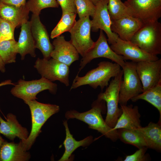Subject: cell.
Masks as SVG:
<instances>
[{
    "label": "cell",
    "instance_id": "16",
    "mask_svg": "<svg viewBox=\"0 0 161 161\" xmlns=\"http://www.w3.org/2000/svg\"><path fill=\"white\" fill-rule=\"evenodd\" d=\"M53 49L50 56L69 66L74 62L79 60V54L70 41L65 40L64 36L61 35L54 40Z\"/></svg>",
    "mask_w": 161,
    "mask_h": 161
},
{
    "label": "cell",
    "instance_id": "36",
    "mask_svg": "<svg viewBox=\"0 0 161 161\" xmlns=\"http://www.w3.org/2000/svg\"><path fill=\"white\" fill-rule=\"evenodd\" d=\"M5 66V64L0 56V71L2 73L6 71Z\"/></svg>",
    "mask_w": 161,
    "mask_h": 161
},
{
    "label": "cell",
    "instance_id": "5",
    "mask_svg": "<svg viewBox=\"0 0 161 161\" xmlns=\"http://www.w3.org/2000/svg\"><path fill=\"white\" fill-rule=\"evenodd\" d=\"M123 70L110 81L104 92H101L97 99L104 100L106 103L107 112L105 121L110 127L113 128L120 116L122 111L118 107L120 85L123 79Z\"/></svg>",
    "mask_w": 161,
    "mask_h": 161
},
{
    "label": "cell",
    "instance_id": "14",
    "mask_svg": "<svg viewBox=\"0 0 161 161\" xmlns=\"http://www.w3.org/2000/svg\"><path fill=\"white\" fill-rule=\"evenodd\" d=\"M117 54L123 56L125 60L137 62L142 61H154L159 59L157 55L149 54L130 41L122 40L119 37L110 46Z\"/></svg>",
    "mask_w": 161,
    "mask_h": 161
},
{
    "label": "cell",
    "instance_id": "37",
    "mask_svg": "<svg viewBox=\"0 0 161 161\" xmlns=\"http://www.w3.org/2000/svg\"><path fill=\"white\" fill-rule=\"evenodd\" d=\"M7 85H14L15 83L12 82L11 80H7L3 81L0 83V87L3 86ZM0 111H1L0 109Z\"/></svg>",
    "mask_w": 161,
    "mask_h": 161
},
{
    "label": "cell",
    "instance_id": "35",
    "mask_svg": "<svg viewBox=\"0 0 161 161\" xmlns=\"http://www.w3.org/2000/svg\"><path fill=\"white\" fill-rule=\"evenodd\" d=\"M0 1L8 4L21 6L26 4V0H0Z\"/></svg>",
    "mask_w": 161,
    "mask_h": 161
},
{
    "label": "cell",
    "instance_id": "21",
    "mask_svg": "<svg viewBox=\"0 0 161 161\" xmlns=\"http://www.w3.org/2000/svg\"><path fill=\"white\" fill-rule=\"evenodd\" d=\"M36 48L31 32L30 22L28 21L21 25V32L17 43V53L20 55L22 60H24L26 55L28 54L35 57Z\"/></svg>",
    "mask_w": 161,
    "mask_h": 161
},
{
    "label": "cell",
    "instance_id": "26",
    "mask_svg": "<svg viewBox=\"0 0 161 161\" xmlns=\"http://www.w3.org/2000/svg\"><path fill=\"white\" fill-rule=\"evenodd\" d=\"M117 130L118 139L123 143L132 145L138 148L147 147L143 137L135 129L121 128Z\"/></svg>",
    "mask_w": 161,
    "mask_h": 161
},
{
    "label": "cell",
    "instance_id": "7",
    "mask_svg": "<svg viewBox=\"0 0 161 161\" xmlns=\"http://www.w3.org/2000/svg\"><path fill=\"white\" fill-rule=\"evenodd\" d=\"M123 78L120 87L119 103L127 105L128 101L142 92L141 81L136 70V62H125L122 67Z\"/></svg>",
    "mask_w": 161,
    "mask_h": 161
},
{
    "label": "cell",
    "instance_id": "20",
    "mask_svg": "<svg viewBox=\"0 0 161 161\" xmlns=\"http://www.w3.org/2000/svg\"><path fill=\"white\" fill-rule=\"evenodd\" d=\"M122 113L118 118L113 130L124 128L134 129L141 127L138 107L132 105L120 104Z\"/></svg>",
    "mask_w": 161,
    "mask_h": 161
},
{
    "label": "cell",
    "instance_id": "10",
    "mask_svg": "<svg viewBox=\"0 0 161 161\" xmlns=\"http://www.w3.org/2000/svg\"><path fill=\"white\" fill-rule=\"evenodd\" d=\"M91 20L87 16L79 18L69 32L70 41L82 57L95 43L91 38Z\"/></svg>",
    "mask_w": 161,
    "mask_h": 161
},
{
    "label": "cell",
    "instance_id": "11",
    "mask_svg": "<svg viewBox=\"0 0 161 161\" xmlns=\"http://www.w3.org/2000/svg\"><path fill=\"white\" fill-rule=\"evenodd\" d=\"M124 3L132 16L143 24L158 21L161 17V0H126Z\"/></svg>",
    "mask_w": 161,
    "mask_h": 161
},
{
    "label": "cell",
    "instance_id": "27",
    "mask_svg": "<svg viewBox=\"0 0 161 161\" xmlns=\"http://www.w3.org/2000/svg\"><path fill=\"white\" fill-rule=\"evenodd\" d=\"M76 14L72 12L62 13L61 19L51 32L50 38L53 39L65 32H69L76 21Z\"/></svg>",
    "mask_w": 161,
    "mask_h": 161
},
{
    "label": "cell",
    "instance_id": "17",
    "mask_svg": "<svg viewBox=\"0 0 161 161\" xmlns=\"http://www.w3.org/2000/svg\"><path fill=\"white\" fill-rule=\"evenodd\" d=\"M111 29L121 39L130 41L134 34L143 24L138 19L132 16L112 20Z\"/></svg>",
    "mask_w": 161,
    "mask_h": 161
},
{
    "label": "cell",
    "instance_id": "19",
    "mask_svg": "<svg viewBox=\"0 0 161 161\" xmlns=\"http://www.w3.org/2000/svg\"><path fill=\"white\" fill-rule=\"evenodd\" d=\"M30 12L26 4L17 6L0 1V17L10 22L16 28L28 21Z\"/></svg>",
    "mask_w": 161,
    "mask_h": 161
},
{
    "label": "cell",
    "instance_id": "8",
    "mask_svg": "<svg viewBox=\"0 0 161 161\" xmlns=\"http://www.w3.org/2000/svg\"><path fill=\"white\" fill-rule=\"evenodd\" d=\"M34 67L41 77L53 82L59 81L67 86L69 85V66L53 58H38Z\"/></svg>",
    "mask_w": 161,
    "mask_h": 161
},
{
    "label": "cell",
    "instance_id": "12",
    "mask_svg": "<svg viewBox=\"0 0 161 161\" xmlns=\"http://www.w3.org/2000/svg\"><path fill=\"white\" fill-rule=\"evenodd\" d=\"M109 0H99L95 5V10L91 20V30L97 32L99 29L106 33L109 44L114 43L118 35L112 32L111 26L112 21L107 9Z\"/></svg>",
    "mask_w": 161,
    "mask_h": 161
},
{
    "label": "cell",
    "instance_id": "30",
    "mask_svg": "<svg viewBox=\"0 0 161 161\" xmlns=\"http://www.w3.org/2000/svg\"><path fill=\"white\" fill-rule=\"evenodd\" d=\"M26 5L32 14L39 15L41 10L48 7H58L56 0H29Z\"/></svg>",
    "mask_w": 161,
    "mask_h": 161
},
{
    "label": "cell",
    "instance_id": "1",
    "mask_svg": "<svg viewBox=\"0 0 161 161\" xmlns=\"http://www.w3.org/2000/svg\"><path fill=\"white\" fill-rule=\"evenodd\" d=\"M105 101L97 99L92 105V108L88 111L79 112L74 110L67 111L65 114L67 119L75 118L82 121L89 125L90 129L97 130L106 137L113 141L118 139L117 130H113L103 120L102 115L105 112Z\"/></svg>",
    "mask_w": 161,
    "mask_h": 161
},
{
    "label": "cell",
    "instance_id": "25",
    "mask_svg": "<svg viewBox=\"0 0 161 161\" xmlns=\"http://www.w3.org/2000/svg\"><path fill=\"white\" fill-rule=\"evenodd\" d=\"M131 100L134 102L140 100H144L156 108L159 111L160 115L158 123L161 124V82Z\"/></svg>",
    "mask_w": 161,
    "mask_h": 161
},
{
    "label": "cell",
    "instance_id": "3",
    "mask_svg": "<svg viewBox=\"0 0 161 161\" xmlns=\"http://www.w3.org/2000/svg\"><path fill=\"white\" fill-rule=\"evenodd\" d=\"M24 102L29 106L32 120L31 129L28 138L21 140L24 151H27L34 143L43 125L51 116L59 111L60 108L58 105L41 103L36 100Z\"/></svg>",
    "mask_w": 161,
    "mask_h": 161
},
{
    "label": "cell",
    "instance_id": "4",
    "mask_svg": "<svg viewBox=\"0 0 161 161\" xmlns=\"http://www.w3.org/2000/svg\"><path fill=\"white\" fill-rule=\"evenodd\" d=\"M130 41L149 54H161V24L156 21L143 24Z\"/></svg>",
    "mask_w": 161,
    "mask_h": 161
},
{
    "label": "cell",
    "instance_id": "32",
    "mask_svg": "<svg viewBox=\"0 0 161 161\" xmlns=\"http://www.w3.org/2000/svg\"><path fill=\"white\" fill-rule=\"evenodd\" d=\"M15 28L12 24L0 17V41L15 39Z\"/></svg>",
    "mask_w": 161,
    "mask_h": 161
},
{
    "label": "cell",
    "instance_id": "6",
    "mask_svg": "<svg viewBox=\"0 0 161 161\" xmlns=\"http://www.w3.org/2000/svg\"><path fill=\"white\" fill-rule=\"evenodd\" d=\"M14 86L11 90V93L24 101L35 100L37 94L44 90H48L55 94L57 90L56 84L42 77L38 80L30 81L20 79Z\"/></svg>",
    "mask_w": 161,
    "mask_h": 161
},
{
    "label": "cell",
    "instance_id": "23",
    "mask_svg": "<svg viewBox=\"0 0 161 161\" xmlns=\"http://www.w3.org/2000/svg\"><path fill=\"white\" fill-rule=\"evenodd\" d=\"M142 136L148 148L161 150V124L151 122L145 127L135 129Z\"/></svg>",
    "mask_w": 161,
    "mask_h": 161
},
{
    "label": "cell",
    "instance_id": "22",
    "mask_svg": "<svg viewBox=\"0 0 161 161\" xmlns=\"http://www.w3.org/2000/svg\"><path fill=\"white\" fill-rule=\"evenodd\" d=\"M29 152L24 151L21 140L18 143L5 140L0 147V161H27Z\"/></svg>",
    "mask_w": 161,
    "mask_h": 161
},
{
    "label": "cell",
    "instance_id": "18",
    "mask_svg": "<svg viewBox=\"0 0 161 161\" xmlns=\"http://www.w3.org/2000/svg\"><path fill=\"white\" fill-rule=\"evenodd\" d=\"M6 121L4 120L0 114V133L10 140L13 141L16 137L21 140H26L29 135L27 129L21 126L14 114L9 113L7 114Z\"/></svg>",
    "mask_w": 161,
    "mask_h": 161
},
{
    "label": "cell",
    "instance_id": "24",
    "mask_svg": "<svg viewBox=\"0 0 161 161\" xmlns=\"http://www.w3.org/2000/svg\"><path fill=\"white\" fill-rule=\"evenodd\" d=\"M65 128L66 136L63 144L65 148V151L59 161H68L72 153L80 146L86 147L89 145L93 141L92 136L87 137L84 139L77 141L73 138L70 133L68 127L67 120L63 122Z\"/></svg>",
    "mask_w": 161,
    "mask_h": 161
},
{
    "label": "cell",
    "instance_id": "2",
    "mask_svg": "<svg viewBox=\"0 0 161 161\" xmlns=\"http://www.w3.org/2000/svg\"><path fill=\"white\" fill-rule=\"evenodd\" d=\"M97 65L83 77L77 75L70 90L87 85L94 89L100 87L102 90L108 86L111 78L116 76L121 69L117 64L108 61H101Z\"/></svg>",
    "mask_w": 161,
    "mask_h": 161
},
{
    "label": "cell",
    "instance_id": "13",
    "mask_svg": "<svg viewBox=\"0 0 161 161\" xmlns=\"http://www.w3.org/2000/svg\"><path fill=\"white\" fill-rule=\"evenodd\" d=\"M136 70L142 85V92L161 82V59L137 62Z\"/></svg>",
    "mask_w": 161,
    "mask_h": 161
},
{
    "label": "cell",
    "instance_id": "29",
    "mask_svg": "<svg viewBox=\"0 0 161 161\" xmlns=\"http://www.w3.org/2000/svg\"><path fill=\"white\" fill-rule=\"evenodd\" d=\"M107 9L112 20L132 16L129 9L121 0H109Z\"/></svg>",
    "mask_w": 161,
    "mask_h": 161
},
{
    "label": "cell",
    "instance_id": "15",
    "mask_svg": "<svg viewBox=\"0 0 161 161\" xmlns=\"http://www.w3.org/2000/svg\"><path fill=\"white\" fill-rule=\"evenodd\" d=\"M32 34L35 42L36 48L42 54L44 58L49 59L53 49L47 32L41 23L39 15L32 14L30 21Z\"/></svg>",
    "mask_w": 161,
    "mask_h": 161
},
{
    "label": "cell",
    "instance_id": "9",
    "mask_svg": "<svg viewBox=\"0 0 161 161\" xmlns=\"http://www.w3.org/2000/svg\"><path fill=\"white\" fill-rule=\"evenodd\" d=\"M107 41L103 30H100L98 38L81 59L77 75H78L81 70L92 60L99 58L110 59L118 64L122 68L124 66L125 61L123 56L117 54L113 51L109 45Z\"/></svg>",
    "mask_w": 161,
    "mask_h": 161
},
{
    "label": "cell",
    "instance_id": "33",
    "mask_svg": "<svg viewBox=\"0 0 161 161\" xmlns=\"http://www.w3.org/2000/svg\"><path fill=\"white\" fill-rule=\"evenodd\" d=\"M148 148L146 147L139 148L133 154L127 156L124 161H145L148 160L145 153Z\"/></svg>",
    "mask_w": 161,
    "mask_h": 161
},
{
    "label": "cell",
    "instance_id": "31",
    "mask_svg": "<svg viewBox=\"0 0 161 161\" xmlns=\"http://www.w3.org/2000/svg\"><path fill=\"white\" fill-rule=\"evenodd\" d=\"M76 13L79 18L87 16L92 17L95 10V5L90 0H74Z\"/></svg>",
    "mask_w": 161,
    "mask_h": 161
},
{
    "label": "cell",
    "instance_id": "40",
    "mask_svg": "<svg viewBox=\"0 0 161 161\" xmlns=\"http://www.w3.org/2000/svg\"></svg>",
    "mask_w": 161,
    "mask_h": 161
},
{
    "label": "cell",
    "instance_id": "28",
    "mask_svg": "<svg viewBox=\"0 0 161 161\" xmlns=\"http://www.w3.org/2000/svg\"><path fill=\"white\" fill-rule=\"evenodd\" d=\"M17 43L15 39L0 41V56L5 64L16 62Z\"/></svg>",
    "mask_w": 161,
    "mask_h": 161
},
{
    "label": "cell",
    "instance_id": "39",
    "mask_svg": "<svg viewBox=\"0 0 161 161\" xmlns=\"http://www.w3.org/2000/svg\"><path fill=\"white\" fill-rule=\"evenodd\" d=\"M92 3L95 5L97 2L99 1V0H90Z\"/></svg>",
    "mask_w": 161,
    "mask_h": 161
},
{
    "label": "cell",
    "instance_id": "38",
    "mask_svg": "<svg viewBox=\"0 0 161 161\" xmlns=\"http://www.w3.org/2000/svg\"><path fill=\"white\" fill-rule=\"evenodd\" d=\"M5 140L3 138L0 133V147Z\"/></svg>",
    "mask_w": 161,
    "mask_h": 161
},
{
    "label": "cell",
    "instance_id": "34",
    "mask_svg": "<svg viewBox=\"0 0 161 161\" xmlns=\"http://www.w3.org/2000/svg\"><path fill=\"white\" fill-rule=\"evenodd\" d=\"M57 1L61 7L62 13L69 12L76 13L74 0H57Z\"/></svg>",
    "mask_w": 161,
    "mask_h": 161
}]
</instances>
